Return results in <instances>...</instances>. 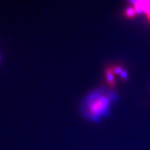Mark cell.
Listing matches in <instances>:
<instances>
[{"label": "cell", "instance_id": "6da1fadb", "mask_svg": "<svg viewBox=\"0 0 150 150\" xmlns=\"http://www.w3.org/2000/svg\"><path fill=\"white\" fill-rule=\"evenodd\" d=\"M111 100V94L108 95L101 91H95L86 100V111L88 117L95 120L105 115L108 112Z\"/></svg>", "mask_w": 150, "mask_h": 150}, {"label": "cell", "instance_id": "7a4b0ae2", "mask_svg": "<svg viewBox=\"0 0 150 150\" xmlns=\"http://www.w3.org/2000/svg\"><path fill=\"white\" fill-rule=\"evenodd\" d=\"M114 70H113L112 69H108V70H107V74H106V77H107V81L108 82V84L110 86H113L114 84Z\"/></svg>", "mask_w": 150, "mask_h": 150}, {"label": "cell", "instance_id": "3957f363", "mask_svg": "<svg viewBox=\"0 0 150 150\" xmlns=\"http://www.w3.org/2000/svg\"><path fill=\"white\" fill-rule=\"evenodd\" d=\"M124 14H125L126 17L129 18H133L137 15V11H136L135 8L128 7L126 8Z\"/></svg>", "mask_w": 150, "mask_h": 150}, {"label": "cell", "instance_id": "277c9868", "mask_svg": "<svg viewBox=\"0 0 150 150\" xmlns=\"http://www.w3.org/2000/svg\"><path fill=\"white\" fill-rule=\"evenodd\" d=\"M120 76H121V77H122V79H123L125 80L126 79H127V72H126L125 70H123V72L120 73Z\"/></svg>", "mask_w": 150, "mask_h": 150}, {"label": "cell", "instance_id": "5b68a950", "mask_svg": "<svg viewBox=\"0 0 150 150\" xmlns=\"http://www.w3.org/2000/svg\"><path fill=\"white\" fill-rule=\"evenodd\" d=\"M129 1L130 2H131V3H133V5H134V6H135L136 4L138 3V2H139V1H140V0H129Z\"/></svg>", "mask_w": 150, "mask_h": 150}, {"label": "cell", "instance_id": "8992f818", "mask_svg": "<svg viewBox=\"0 0 150 150\" xmlns=\"http://www.w3.org/2000/svg\"><path fill=\"white\" fill-rule=\"evenodd\" d=\"M146 17H147V18H148L149 21H150V14L149 15H146Z\"/></svg>", "mask_w": 150, "mask_h": 150}]
</instances>
